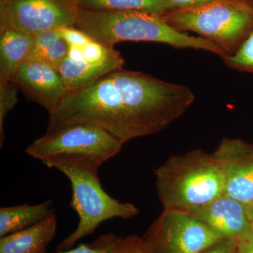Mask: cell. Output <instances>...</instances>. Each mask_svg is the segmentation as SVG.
Listing matches in <instances>:
<instances>
[{
  "mask_svg": "<svg viewBox=\"0 0 253 253\" xmlns=\"http://www.w3.org/2000/svg\"><path fill=\"white\" fill-rule=\"evenodd\" d=\"M75 27L108 47L121 42H154L175 49L208 51L224 58L217 44L176 31L161 15L142 11H90L79 9Z\"/></svg>",
  "mask_w": 253,
  "mask_h": 253,
  "instance_id": "obj_1",
  "label": "cell"
},
{
  "mask_svg": "<svg viewBox=\"0 0 253 253\" xmlns=\"http://www.w3.org/2000/svg\"><path fill=\"white\" fill-rule=\"evenodd\" d=\"M154 175L163 210L192 209L224 193V175L217 160L201 149L168 158L154 169Z\"/></svg>",
  "mask_w": 253,
  "mask_h": 253,
  "instance_id": "obj_2",
  "label": "cell"
},
{
  "mask_svg": "<svg viewBox=\"0 0 253 253\" xmlns=\"http://www.w3.org/2000/svg\"><path fill=\"white\" fill-rule=\"evenodd\" d=\"M123 144L99 126L77 123L38 138L26 153L49 168L66 164L98 170L103 163L119 154Z\"/></svg>",
  "mask_w": 253,
  "mask_h": 253,
  "instance_id": "obj_3",
  "label": "cell"
},
{
  "mask_svg": "<svg viewBox=\"0 0 253 253\" xmlns=\"http://www.w3.org/2000/svg\"><path fill=\"white\" fill-rule=\"evenodd\" d=\"M161 16L176 31L197 33L217 44L226 56L234 54L253 30L251 0L217 1L171 10Z\"/></svg>",
  "mask_w": 253,
  "mask_h": 253,
  "instance_id": "obj_4",
  "label": "cell"
},
{
  "mask_svg": "<svg viewBox=\"0 0 253 253\" xmlns=\"http://www.w3.org/2000/svg\"><path fill=\"white\" fill-rule=\"evenodd\" d=\"M53 168L69 179L72 189L70 206L80 219L76 230L56 246L57 252L73 249L76 243L93 234L105 221L113 218L127 219L139 214V209L135 206L120 202L103 189L97 169L66 164L56 165Z\"/></svg>",
  "mask_w": 253,
  "mask_h": 253,
  "instance_id": "obj_5",
  "label": "cell"
},
{
  "mask_svg": "<svg viewBox=\"0 0 253 253\" xmlns=\"http://www.w3.org/2000/svg\"><path fill=\"white\" fill-rule=\"evenodd\" d=\"M220 236L185 211L163 210L141 237L146 253H201Z\"/></svg>",
  "mask_w": 253,
  "mask_h": 253,
  "instance_id": "obj_6",
  "label": "cell"
},
{
  "mask_svg": "<svg viewBox=\"0 0 253 253\" xmlns=\"http://www.w3.org/2000/svg\"><path fill=\"white\" fill-rule=\"evenodd\" d=\"M78 0H0V27L9 26L32 36L75 27Z\"/></svg>",
  "mask_w": 253,
  "mask_h": 253,
  "instance_id": "obj_7",
  "label": "cell"
},
{
  "mask_svg": "<svg viewBox=\"0 0 253 253\" xmlns=\"http://www.w3.org/2000/svg\"><path fill=\"white\" fill-rule=\"evenodd\" d=\"M123 64L122 55L114 47H108L89 38L81 45L70 46L68 56L58 71L72 91L123 69Z\"/></svg>",
  "mask_w": 253,
  "mask_h": 253,
  "instance_id": "obj_8",
  "label": "cell"
},
{
  "mask_svg": "<svg viewBox=\"0 0 253 253\" xmlns=\"http://www.w3.org/2000/svg\"><path fill=\"white\" fill-rule=\"evenodd\" d=\"M224 179V194L246 206L253 203V144L224 138L212 153Z\"/></svg>",
  "mask_w": 253,
  "mask_h": 253,
  "instance_id": "obj_9",
  "label": "cell"
},
{
  "mask_svg": "<svg viewBox=\"0 0 253 253\" xmlns=\"http://www.w3.org/2000/svg\"><path fill=\"white\" fill-rule=\"evenodd\" d=\"M26 97L51 114L70 92L58 70L45 63L25 61L11 81Z\"/></svg>",
  "mask_w": 253,
  "mask_h": 253,
  "instance_id": "obj_10",
  "label": "cell"
},
{
  "mask_svg": "<svg viewBox=\"0 0 253 253\" xmlns=\"http://www.w3.org/2000/svg\"><path fill=\"white\" fill-rule=\"evenodd\" d=\"M221 239H239L253 234L247 206L226 194L207 204L186 210Z\"/></svg>",
  "mask_w": 253,
  "mask_h": 253,
  "instance_id": "obj_11",
  "label": "cell"
},
{
  "mask_svg": "<svg viewBox=\"0 0 253 253\" xmlns=\"http://www.w3.org/2000/svg\"><path fill=\"white\" fill-rule=\"evenodd\" d=\"M56 232L54 212L27 229L0 237V253H46Z\"/></svg>",
  "mask_w": 253,
  "mask_h": 253,
  "instance_id": "obj_12",
  "label": "cell"
},
{
  "mask_svg": "<svg viewBox=\"0 0 253 253\" xmlns=\"http://www.w3.org/2000/svg\"><path fill=\"white\" fill-rule=\"evenodd\" d=\"M34 40V36L11 26L0 27V81H13Z\"/></svg>",
  "mask_w": 253,
  "mask_h": 253,
  "instance_id": "obj_13",
  "label": "cell"
},
{
  "mask_svg": "<svg viewBox=\"0 0 253 253\" xmlns=\"http://www.w3.org/2000/svg\"><path fill=\"white\" fill-rule=\"evenodd\" d=\"M52 200L37 205L27 204L0 208V237L35 225L55 212Z\"/></svg>",
  "mask_w": 253,
  "mask_h": 253,
  "instance_id": "obj_14",
  "label": "cell"
},
{
  "mask_svg": "<svg viewBox=\"0 0 253 253\" xmlns=\"http://www.w3.org/2000/svg\"><path fill=\"white\" fill-rule=\"evenodd\" d=\"M68 52L69 46L59 31L49 30L35 36L34 42L25 61L45 63L58 70Z\"/></svg>",
  "mask_w": 253,
  "mask_h": 253,
  "instance_id": "obj_15",
  "label": "cell"
},
{
  "mask_svg": "<svg viewBox=\"0 0 253 253\" xmlns=\"http://www.w3.org/2000/svg\"><path fill=\"white\" fill-rule=\"evenodd\" d=\"M78 5L90 11H142L162 15L173 10L168 0H78Z\"/></svg>",
  "mask_w": 253,
  "mask_h": 253,
  "instance_id": "obj_16",
  "label": "cell"
},
{
  "mask_svg": "<svg viewBox=\"0 0 253 253\" xmlns=\"http://www.w3.org/2000/svg\"><path fill=\"white\" fill-rule=\"evenodd\" d=\"M222 59L228 68L253 74V30L234 54Z\"/></svg>",
  "mask_w": 253,
  "mask_h": 253,
  "instance_id": "obj_17",
  "label": "cell"
},
{
  "mask_svg": "<svg viewBox=\"0 0 253 253\" xmlns=\"http://www.w3.org/2000/svg\"><path fill=\"white\" fill-rule=\"evenodd\" d=\"M18 87L12 82L0 81V147L4 141V119L18 102Z\"/></svg>",
  "mask_w": 253,
  "mask_h": 253,
  "instance_id": "obj_18",
  "label": "cell"
},
{
  "mask_svg": "<svg viewBox=\"0 0 253 253\" xmlns=\"http://www.w3.org/2000/svg\"><path fill=\"white\" fill-rule=\"evenodd\" d=\"M119 236L108 234L100 236L90 244H81L75 249L59 251L56 253H106L116 242Z\"/></svg>",
  "mask_w": 253,
  "mask_h": 253,
  "instance_id": "obj_19",
  "label": "cell"
},
{
  "mask_svg": "<svg viewBox=\"0 0 253 253\" xmlns=\"http://www.w3.org/2000/svg\"><path fill=\"white\" fill-rule=\"evenodd\" d=\"M106 253H146L141 237L128 236L119 237Z\"/></svg>",
  "mask_w": 253,
  "mask_h": 253,
  "instance_id": "obj_20",
  "label": "cell"
},
{
  "mask_svg": "<svg viewBox=\"0 0 253 253\" xmlns=\"http://www.w3.org/2000/svg\"><path fill=\"white\" fill-rule=\"evenodd\" d=\"M236 239H221L201 253H235Z\"/></svg>",
  "mask_w": 253,
  "mask_h": 253,
  "instance_id": "obj_21",
  "label": "cell"
},
{
  "mask_svg": "<svg viewBox=\"0 0 253 253\" xmlns=\"http://www.w3.org/2000/svg\"><path fill=\"white\" fill-rule=\"evenodd\" d=\"M221 1H235V0H168L173 9L197 7V6Z\"/></svg>",
  "mask_w": 253,
  "mask_h": 253,
  "instance_id": "obj_22",
  "label": "cell"
},
{
  "mask_svg": "<svg viewBox=\"0 0 253 253\" xmlns=\"http://www.w3.org/2000/svg\"><path fill=\"white\" fill-rule=\"evenodd\" d=\"M235 253H253V234L236 239Z\"/></svg>",
  "mask_w": 253,
  "mask_h": 253,
  "instance_id": "obj_23",
  "label": "cell"
},
{
  "mask_svg": "<svg viewBox=\"0 0 253 253\" xmlns=\"http://www.w3.org/2000/svg\"><path fill=\"white\" fill-rule=\"evenodd\" d=\"M248 214L251 220L253 219V203L247 207Z\"/></svg>",
  "mask_w": 253,
  "mask_h": 253,
  "instance_id": "obj_24",
  "label": "cell"
},
{
  "mask_svg": "<svg viewBox=\"0 0 253 253\" xmlns=\"http://www.w3.org/2000/svg\"><path fill=\"white\" fill-rule=\"evenodd\" d=\"M251 225H252V229L253 231V220H251Z\"/></svg>",
  "mask_w": 253,
  "mask_h": 253,
  "instance_id": "obj_25",
  "label": "cell"
}]
</instances>
